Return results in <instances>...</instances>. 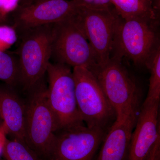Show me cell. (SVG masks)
<instances>
[{
    "instance_id": "cell-1",
    "label": "cell",
    "mask_w": 160,
    "mask_h": 160,
    "mask_svg": "<svg viewBox=\"0 0 160 160\" xmlns=\"http://www.w3.org/2000/svg\"><path fill=\"white\" fill-rule=\"evenodd\" d=\"M159 25V21L124 19L119 16L111 57L122 61L127 59L135 66L145 67L152 55L160 47Z\"/></svg>"
},
{
    "instance_id": "cell-2",
    "label": "cell",
    "mask_w": 160,
    "mask_h": 160,
    "mask_svg": "<svg viewBox=\"0 0 160 160\" xmlns=\"http://www.w3.org/2000/svg\"><path fill=\"white\" fill-rule=\"evenodd\" d=\"M26 106V144L42 160H52L56 133L60 129L42 83L31 92Z\"/></svg>"
},
{
    "instance_id": "cell-3",
    "label": "cell",
    "mask_w": 160,
    "mask_h": 160,
    "mask_svg": "<svg viewBox=\"0 0 160 160\" xmlns=\"http://www.w3.org/2000/svg\"><path fill=\"white\" fill-rule=\"evenodd\" d=\"M93 74L115 111V121L138 112L141 96L139 87L122 61L111 57L107 62L99 66Z\"/></svg>"
},
{
    "instance_id": "cell-4",
    "label": "cell",
    "mask_w": 160,
    "mask_h": 160,
    "mask_svg": "<svg viewBox=\"0 0 160 160\" xmlns=\"http://www.w3.org/2000/svg\"><path fill=\"white\" fill-rule=\"evenodd\" d=\"M52 25L26 31L18 52L19 82L31 92L42 84L52 56Z\"/></svg>"
},
{
    "instance_id": "cell-5",
    "label": "cell",
    "mask_w": 160,
    "mask_h": 160,
    "mask_svg": "<svg viewBox=\"0 0 160 160\" xmlns=\"http://www.w3.org/2000/svg\"><path fill=\"white\" fill-rule=\"evenodd\" d=\"M78 109L83 122L89 128L108 131L116 120V114L96 78L86 68L72 70Z\"/></svg>"
},
{
    "instance_id": "cell-6",
    "label": "cell",
    "mask_w": 160,
    "mask_h": 160,
    "mask_svg": "<svg viewBox=\"0 0 160 160\" xmlns=\"http://www.w3.org/2000/svg\"><path fill=\"white\" fill-rule=\"evenodd\" d=\"M76 13L52 24L51 57L57 62L83 67L94 74L99 66L97 58L77 22Z\"/></svg>"
},
{
    "instance_id": "cell-7",
    "label": "cell",
    "mask_w": 160,
    "mask_h": 160,
    "mask_svg": "<svg viewBox=\"0 0 160 160\" xmlns=\"http://www.w3.org/2000/svg\"><path fill=\"white\" fill-rule=\"evenodd\" d=\"M46 72L49 83L47 100L60 129L84 124L78 109L70 67L62 63L49 62Z\"/></svg>"
},
{
    "instance_id": "cell-8",
    "label": "cell",
    "mask_w": 160,
    "mask_h": 160,
    "mask_svg": "<svg viewBox=\"0 0 160 160\" xmlns=\"http://www.w3.org/2000/svg\"><path fill=\"white\" fill-rule=\"evenodd\" d=\"M119 16L114 8L97 10L81 7L75 15L97 58L99 66L104 65L111 58Z\"/></svg>"
},
{
    "instance_id": "cell-9",
    "label": "cell",
    "mask_w": 160,
    "mask_h": 160,
    "mask_svg": "<svg viewBox=\"0 0 160 160\" xmlns=\"http://www.w3.org/2000/svg\"><path fill=\"white\" fill-rule=\"evenodd\" d=\"M56 133L52 160H92L107 131L84 124Z\"/></svg>"
},
{
    "instance_id": "cell-10",
    "label": "cell",
    "mask_w": 160,
    "mask_h": 160,
    "mask_svg": "<svg viewBox=\"0 0 160 160\" xmlns=\"http://www.w3.org/2000/svg\"><path fill=\"white\" fill-rule=\"evenodd\" d=\"M78 7L72 0H38L24 4L14 11V27L26 32L55 24L75 14Z\"/></svg>"
},
{
    "instance_id": "cell-11",
    "label": "cell",
    "mask_w": 160,
    "mask_h": 160,
    "mask_svg": "<svg viewBox=\"0 0 160 160\" xmlns=\"http://www.w3.org/2000/svg\"><path fill=\"white\" fill-rule=\"evenodd\" d=\"M159 105L157 101L142 106L132 133L127 160H147L160 139Z\"/></svg>"
},
{
    "instance_id": "cell-12",
    "label": "cell",
    "mask_w": 160,
    "mask_h": 160,
    "mask_svg": "<svg viewBox=\"0 0 160 160\" xmlns=\"http://www.w3.org/2000/svg\"><path fill=\"white\" fill-rule=\"evenodd\" d=\"M138 112H132L115 121L102 142L97 160H127L132 133L138 118Z\"/></svg>"
},
{
    "instance_id": "cell-13",
    "label": "cell",
    "mask_w": 160,
    "mask_h": 160,
    "mask_svg": "<svg viewBox=\"0 0 160 160\" xmlns=\"http://www.w3.org/2000/svg\"><path fill=\"white\" fill-rule=\"evenodd\" d=\"M26 109V105L13 87L6 84L0 85V117L7 126L9 134L25 143Z\"/></svg>"
},
{
    "instance_id": "cell-14",
    "label": "cell",
    "mask_w": 160,
    "mask_h": 160,
    "mask_svg": "<svg viewBox=\"0 0 160 160\" xmlns=\"http://www.w3.org/2000/svg\"><path fill=\"white\" fill-rule=\"evenodd\" d=\"M118 15L124 19L142 18L159 21L154 0H111Z\"/></svg>"
},
{
    "instance_id": "cell-15",
    "label": "cell",
    "mask_w": 160,
    "mask_h": 160,
    "mask_svg": "<svg viewBox=\"0 0 160 160\" xmlns=\"http://www.w3.org/2000/svg\"><path fill=\"white\" fill-rule=\"evenodd\" d=\"M145 67L149 69L150 76L148 93L142 105H148L160 98V47L152 53L146 63Z\"/></svg>"
},
{
    "instance_id": "cell-16",
    "label": "cell",
    "mask_w": 160,
    "mask_h": 160,
    "mask_svg": "<svg viewBox=\"0 0 160 160\" xmlns=\"http://www.w3.org/2000/svg\"><path fill=\"white\" fill-rule=\"evenodd\" d=\"M0 81L13 88L19 82L18 59L6 52L0 51Z\"/></svg>"
},
{
    "instance_id": "cell-17",
    "label": "cell",
    "mask_w": 160,
    "mask_h": 160,
    "mask_svg": "<svg viewBox=\"0 0 160 160\" xmlns=\"http://www.w3.org/2000/svg\"><path fill=\"white\" fill-rule=\"evenodd\" d=\"M2 155L6 160H42L26 143L7 139Z\"/></svg>"
},
{
    "instance_id": "cell-18",
    "label": "cell",
    "mask_w": 160,
    "mask_h": 160,
    "mask_svg": "<svg viewBox=\"0 0 160 160\" xmlns=\"http://www.w3.org/2000/svg\"><path fill=\"white\" fill-rule=\"evenodd\" d=\"M17 40V35L14 27L0 25V51L6 52Z\"/></svg>"
},
{
    "instance_id": "cell-19",
    "label": "cell",
    "mask_w": 160,
    "mask_h": 160,
    "mask_svg": "<svg viewBox=\"0 0 160 160\" xmlns=\"http://www.w3.org/2000/svg\"><path fill=\"white\" fill-rule=\"evenodd\" d=\"M79 7L97 10H107L114 8L111 0H72Z\"/></svg>"
},
{
    "instance_id": "cell-20",
    "label": "cell",
    "mask_w": 160,
    "mask_h": 160,
    "mask_svg": "<svg viewBox=\"0 0 160 160\" xmlns=\"http://www.w3.org/2000/svg\"><path fill=\"white\" fill-rule=\"evenodd\" d=\"M20 0H0V17L6 22L9 12L18 8Z\"/></svg>"
},
{
    "instance_id": "cell-21",
    "label": "cell",
    "mask_w": 160,
    "mask_h": 160,
    "mask_svg": "<svg viewBox=\"0 0 160 160\" xmlns=\"http://www.w3.org/2000/svg\"><path fill=\"white\" fill-rule=\"evenodd\" d=\"M8 134H9V132L7 126L5 123L2 122L0 125V157L2 155L7 141V136Z\"/></svg>"
},
{
    "instance_id": "cell-22",
    "label": "cell",
    "mask_w": 160,
    "mask_h": 160,
    "mask_svg": "<svg viewBox=\"0 0 160 160\" xmlns=\"http://www.w3.org/2000/svg\"><path fill=\"white\" fill-rule=\"evenodd\" d=\"M160 154V139L157 141L152 149L147 160H159Z\"/></svg>"
},
{
    "instance_id": "cell-23",
    "label": "cell",
    "mask_w": 160,
    "mask_h": 160,
    "mask_svg": "<svg viewBox=\"0 0 160 160\" xmlns=\"http://www.w3.org/2000/svg\"><path fill=\"white\" fill-rule=\"evenodd\" d=\"M154 1L156 8L157 9H158V10H160V0H154Z\"/></svg>"
},
{
    "instance_id": "cell-24",
    "label": "cell",
    "mask_w": 160,
    "mask_h": 160,
    "mask_svg": "<svg viewBox=\"0 0 160 160\" xmlns=\"http://www.w3.org/2000/svg\"><path fill=\"white\" fill-rule=\"evenodd\" d=\"M24 1H25L26 2V3H24V4H28V3L38 1V0H24Z\"/></svg>"
},
{
    "instance_id": "cell-25",
    "label": "cell",
    "mask_w": 160,
    "mask_h": 160,
    "mask_svg": "<svg viewBox=\"0 0 160 160\" xmlns=\"http://www.w3.org/2000/svg\"><path fill=\"white\" fill-rule=\"evenodd\" d=\"M5 22L2 19V18L0 17V25H2V24H5Z\"/></svg>"
},
{
    "instance_id": "cell-26",
    "label": "cell",
    "mask_w": 160,
    "mask_h": 160,
    "mask_svg": "<svg viewBox=\"0 0 160 160\" xmlns=\"http://www.w3.org/2000/svg\"><path fill=\"white\" fill-rule=\"evenodd\" d=\"M2 122V119H1V117H0V125H1Z\"/></svg>"
}]
</instances>
